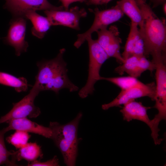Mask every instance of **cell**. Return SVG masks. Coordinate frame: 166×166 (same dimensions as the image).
Wrapping results in <instances>:
<instances>
[{"label":"cell","mask_w":166,"mask_h":166,"mask_svg":"<svg viewBox=\"0 0 166 166\" xmlns=\"http://www.w3.org/2000/svg\"><path fill=\"white\" fill-rule=\"evenodd\" d=\"M143 16L142 27L139 28L144 44V55L152 58L166 57V22L153 11L146 0H135Z\"/></svg>","instance_id":"6da1fadb"},{"label":"cell","mask_w":166,"mask_h":166,"mask_svg":"<svg viewBox=\"0 0 166 166\" xmlns=\"http://www.w3.org/2000/svg\"><path fill=\"white\" fill-rule=\"evenodd\" d=\"M65 51V48H62L54 58L37 63L38 72L33 86L40 92L50 90L58 94L63 89H67L70 92L78 90L79 88L68 77L67 64L63 58Z\"/></svg>","instance_id":"7a4b0ae2"},{"label":"cell","mask_w":166,"mask_h":166,"mask_svg":"<svg viewBox=\"0 0 166 166\" xmlns=\"http://www.w3.org/2000/svg\"><path fill=\"white\" fill-rule=\"evenodd\" d=\"M82 116V113L80 112L74 119L65 124H61L56 122L49 123V127L53 132L51 139L60 151L67 166L76 164L78 142L77 132Z\"/></svg>","instance_id":"3957f363"},{"label":"cell","mask_w":166,"mask_h":166,"mask_svg":"<svg viewBox=\"0 0 166 166\" xmlns=\"http://www.w3.org/2000/svg\"><path fill=\"white\" fill-rule=\"evenodd\" d=\"M86 41L88 43L89 52L88 75L86 84L78 92V95L81 98H86L89 95L93 93L95 90V84L101 80L100 71L101 67L109 58L97 40L92 39L90 36Z\"/></svg>","instance_id":"277c9868"},{"label":"cell","mask_w":166,"mask_h":166,"mask_svg":"<svg viewBox=\"0 0 166 166\" xmlns=\"http://www.w3.org/2000/svg\"><path fill=\"white\" fill-rule=\"evenodd\" d=\"M89 10L94 14V19L89 30L84 33L77 35V38L74 44L77 48H79L88 37L91 36L93 33L103 28H107L108 25L117 21L124 15L117 5L110 8L103 10H100L96 8L94 10L89 9Z\"/></svg>","instance_id":"5b68a950"},{"label":"cell","mask_w":166,"mask_h":166,"mask_svg":"<svg viewBox=\"0 0 166 166\" xmlns=\"http://www.w3.org/2000/svg\"><path fill=\"white\" fill-rule=\"evenodd\" d=\"M40 92L34 86L28 94L19 102L13 103L11 109L0 118V124L6 122L10 120L28 117L35 118L41 114L39 108L34 104L35 98Z\"/></svg>","instance_id":"8992f818"},{"label":"cell","mask_w":166,"mask_h":166,"mask_svg":"<svg viewBox=\"0 0 166 166\" xmlns=\"http://www.w3.org/2000/svg\"><path fill=\"white\" fill-rule=\"evenodd\" d=\"M156 93V85L154 82L145 84L140 81L128 89L121 90L114 99L108 103L103 105L101 108L104 110H107L110 108L119 107L131 100L144 97H148L154 101Z\"/></svg>","instance_id":"52a82bcc"},{"label":"cell","mask_w":166,"mask_h":166,"mask_svg":"<svg viewBox=\"0 0 166 166\" xmlns=\"http://www.w3.org/2000/svg\"><path fill=\"white\" fill-rule=\"evenodd\" d=\"M151 61L156 65V93L153 108L158 111L155 116L158 120L166 119V59L157 58Z\"/></svg>","instance_id":"ba28073f"},{"label":"cell","mask_w":166,"mask_h":166,"mask_svg":"<svg viewBox=\"0 0 166 166\" xmlns=\"http://www.w3.org/2000/svg\"><path fill=\"white\" fill-rule=\"evenodd\" d=\"M150 107L144 106L141 102H137L135 100H131L124 105L120 110L123 117V119L128 122L132 120H137L146 123L151 131V136L156 145L160 144L163 139L158 138V132L160 130L156 128L148 115L147 110L151 109Z\"/></svg>","instance_id":"9c48e42d"},{"label":"cell","mask_w":166,"mask_h":166,"mask_svg":"<svg viewBox=\"0 0 166 166\" xmlns=\"http://www.w3.org/2000/svg\"><path fill=\"white\" fill-rule=\"evenodd\" d=\"M99 44L106 53L109 58L113 57L120 64L124 60L120 52L122 40L120 37V32L116 25L111 26L107 28L101 29L96 32Z\"/></svg>","instance_id":"30bf717a"},{"label":"cell","mask_w":166,"mask_h":166,"mask_svg":"<svg viewBox=\"0 0 166 166\" xmlns=\"http://www.w3.org/2000/svg\"><path fill=\"white\" fill-rule=\"evenodd\" d=\"M44 12L51 26H62L77 30H80L81 18L86 16L87 13L84 8L77 6L68 10H46Z\"/></svg>","instance_id":"8fae6325"},{"label":"cell","mask_w":166,"mask_h":166,"mask_svg":"<svg viewBox=\"0 0 166 166\" xmlns=\"http://www.w3.org/2000/svg\"><path fill=\"white\" fill-rule=\"evenodd\" d=\"M4 8L7 9L17 17H24L30 11L38 10H63L62 6H56L47 0H5Z\"/></svg>","instance_id":"7c38bea8"},{"label":"cell","mask_w":166,"mask_h":166,"mask_svg":"<svg viewBox=\"0 0 166 166\" xmlns=\"http://www.w3.org/2000/svg\"><path fill=\"white\" fill-rule=\"evenodd\" d=\"M10 24L4 42L13 47L16 55L18 56L26 52L28 47V42L25 40L26 21L24 17H18L12 21Z\"/></svg>","instance_id":"4fadbf2b"},{"label":"cell","mask_w":166,"mask_h":166,"mask_svg":"<svg viewBox=\"0 0 166 166\" xmlns=\"http://www.w3.org/2000/svg\"><path fill=\"white\" fill-rule=\"evenodd\" d=\"M155 69V64L144 56L138 57L133 56L116 68L114 71L120 75L126 73L130 76L138 78L144 71L148 70L152 73Z\"/></svg>","instance_id":"5bb4252c"},{"label":"cell","mask_w":166,"mask_h":166,"mask_svg":"<svg viewBox=\"0 0 166 166\" xmlns=\"http://www.w3.org/2000/svg\"><path fill=\"white\" fill-rule=\"evenodd\" d=\"M8 125L5 128L6 132L11 130L21 131L38 134L47 138H51L53 132L51 128L33 122L26 117L13 119L6 122Z\"/></svg>","instance_id":"9a60e30c"},{"label":"cell","mask_w":166,"mask_h":166,"mask_svg":"<svg viewBox=\"0 0 166 166\" xmlns=\"http://www.w3.org/2000/svg\"><path fill=\"white\" fill-rule=\"evenodd\" d=\"M16 151H13L11 156V161L15 164L16 161L22 159L27 161L29 163L37 160L39 158H42L43 154L41 147L36 142L27 143L23 146Z\"/></svg>","instance_id":"2e32d148"},{"label":"cell","mask_w":166,"mask_h":166,"mask_svg":"<svg viewBox=\"0 0 166 166\" xmlns=\"http://www.w3.org/2000/svg\"><path fill=\"white\" fill-rule=\"evenodd\" d=\"M24 18L30 20L33 26L31 30L32 34L40 39L42 38L51 26L47 17L38 14L35 11H30L25 14Z\"/></svg>","instance_id":"e0dca14e"},{"label":"cell","mask_w":166,"mask_h":166,"mask_svg":"<svg viewBox=\"0 0 166 166\" xmlns=\"http://www.w3.org/2000/svg\"><path fill=\"white\" fill-rule=\"evenodd\" d=\"M116 5L131 21L137 24L139 29L142 27L143 16L135 0H120L117 2Z\"/></svg>","instance_id":"ac0fdd59"},{"label":"cell","mask_w":166,"mask_h":166,"mask_svg":"<svg viewBox=\"0 0 166 166\" xmlns=\"http://www.w3.org/2000/svg\"><path fill=\"white\" fill-rule=\"evenodd\" d=\"M0 84L13 87L18 93L27 91L29 84L23 77H17L9 73L0 72Z\"/></svg>","instance_id":"d6986e66"},{"label":"cell","mask_w":166,"mask_h":166,"mask_svg":"<svg viewBox=\"0 0 166 166\" xmlns=\"http://www.w3.org/2000/svg\"><path fill=\"white\" fill-rule=\"evenodd\" d=\"M138 26L137 24L131 21L129 34L121 54L124 61L132 56L133 48L140 34Z\"/></svg>","instance_id":"ffe728a7"},{"label":"cell","mask_w":166,"mask_h":166,"mask_svg":"<svg viewBox=\"0 0 166 166\" xmlns=\"http://www.w3.org/2000/svg\"><path fill=\"white\" fill-rule=\"evenodd\" d=\"M102 80L107 81L113 84L121 89L122 91L134 86L140 81L137 78L130 76L110 77H101V80Z\"/></svg>","instance_id":"44dd1931"},{"label":"cell","mask_w":166,"mask_h":166,"mask_svg":"<svg viewBox=\"0 0 166 166\" xmlns=\"http://www.w3.org/2000/svg\"><path fill=\"white\" fill-rule=\"evenodd\" d=\"M7 132L5 128L0 130V165L6 164L8 166H17L9 159L13 153V151H9L7 149L4 140L5 134Z\"/></svg>","instance_id":"7402d4cb"},{"label":"cell","mask_w":166,"mask_h":166,"mask_svg":"<svg viewBox=\"0 0 166 166\" xmlns=\"http://www.w3.org/2000/svg\"><path fill=\"white\" fill-rule=\"evenodd\" d=\"M30 137L28 132L16 130L14 133L7 137L6 140L16 148L19 149L28 143Z\"/></svg>","instance_id":"603a6c76"},{"label":"cell","mask_w":166,"mask_h":166,"mask_svg":"<svg viewBox=\"0 0 166 166\" xmlns=\"http://www.w3.org/2000/svg\"><path fill=\"white\" fill-rule=\"evenodd\" d=\"M144 40L140 32L139 34L133 48L132 56H134L138 57H143L144 56Z\"/></svg>","instance_id":"cb8c5ba5"},{"label":"cell","mask_w":166,"mask_h":166,"mask_svg":"<svg viewBox=\"0 0 166 166\" xmlns=\"http://www.w3.org/2000/svg\"><path fill=\"white\" fill-rule=\"evenodd\" d=\"M59 161L56 156H55L52 159L46 161L42 162L36 160L29 163L28 166H59Z\"/></svg>","instance_id":"d4e9b609"},{"label":"cell","mask_w":166,"mask_h":166,"mask_svg":"<svg viewBox=\"0 0 166 166\" xmlns=\"http://www.w3.org/2000/svg\"><path fill=\"white\" fill-rule=\"evenodd\" d=\"M62 3V6L65 10H68L69 9V5L74 2H86L87 0H60Z\"/></svg>","instance_id":"484cf974"},{"label":"cell","mask_w":166,"mask_h":166,"mask_svg":"<svg viewBox=\"0 0 166 166\" xmlns=\"http://www.w3.org/2000/svg\"><path fill=\"white\" fill-rule=\"evenodd\" d=\"M112 0H87L86 4L90 5H102L106 4Z\"/></svg>","instance_id":"4316f807"},{"label":"cell","mask_w":166,"mask_h":166,"mask_svg":"<svg viewBox=\"0 0 166 166\" xmlns=\"http://www.w3.org/2000/svg\"><path fill=\"white\" fill-rule=\"evenodd\" d=\"M152 5V8H156L166 2V0H150Z\"/></svg>","instance_id":"83f0119b"},{"label":"cell","mask_w":166,"mask_h":166,"mask_svg":"<svg viewBox=\"0 0 166 166\" xmlns=\"http://www.w3.org/2000/svg\"><path fill=\"white\" fill-rule=\"evenodd\" d=\"M162 9L163 12L165 15L166 14V2L164 3L162 5Z\"/></svg>","instance_id":"f1b7e54d"}]
</instances>
